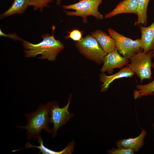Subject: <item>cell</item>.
Instances as JSON below:
<instances>
[{"instance_id":"6da1fadb","label":"cell","mask_w":154,"mask_h":154,"mask_svg":"<svg viewBox=\"0 0 154 154\" xmlns=\"http://www.w3.org/2000/svg\"><path fill=\"white\" fill-rule=\"evenodd\" d=\"M52 32L50 35L48 33L42 35V40L40 42L34 44L23 40L22 44L25 49V56L27 57H35L40 54L38 58L53 61L58 54L64 48L63 44L59 40H56L54 36L55 27H52Z\"/></svg>"},{"instance_id":"7a4b0ae2","label":"cell","mask_w":154,"mask_h":154,"mask_svg":"<svg viewBox=\"0 0 154 154\" xmlns=\"http://www.w3.org/2000/svg\"><path fill=\"white\" fill-rule=\"evenodd\" d=\"M51 102H48L45 104L40 105L36 110L32 112L24 114L27 123L25 125H17L20 129H24L27 130V139H37L41 136L42 130H43L48 133H52V129L48 126L49 123V111Z\"/></svg>"},{"instance_id":"3957f363","label":"cell","mask_w":154,"mask_h":154,"mask_svg":"<svg viewBox=\"0 0 154 154\" xmlns=\"http://www.w3.org/2000/svg\"><path fill=\"white\" fill-rule=\"evenodd\" d=\"M102 0H80L74 4L63 5L65 9H73L74 11H64L68 16H80L83 18V21L86 23L87 21V17L92 16L98 20L104 18V16L98 10L99 6L102 3Z\"/></svg>"},{"instance_id":"277c9868","label":"cell","mask_w":154,"mask_h":154,"mask_svg":"<svg viewBox=\"0 0 154 154\" xmlns=\"http://www.w3.org/2000/svg\"><path fill=\"white\" fill-rule=\"evenodd\" d=\"M153 52L141 51L132 56L129 59L130 63L126 66L136 74L141 82L145 79H150L152 75Z\"/></svg>"},{"instance_id":"5b68a950","label":"cell","mask_w":154,"mask_h":154,"mask_svg":"<svg viewBox=\"0 0 154 154\" xmlns=\"http://www.w3.org/2000/svg\"><path fill=\"white\" fill-rule=\"evenodd\" d=\"M108 32L115 41L116 48L123 56L129 59L134 54L142 51L140 39L132 40L111 28Z\"/></svg>"},{"instance_id":"8992f818","label":"cell","mask_w":154,"mask_h":154,"mask_svg":"<svg viewBox=\"0 0 154 154\" xmlns=\"http://www.w3.org/2000/svg\"><path fill=\"white\" fill-rule=\"evenodd\" d=\"M71 98L70 96L67 105L62 108H60L58 103L54 102H51L49 111V123L53 125L52 135L53 138L56 136L58 129L62 126L66 124L74 115L68 111Z\"/></svg>"},{"instance_id":"52a82bcc","label":"cell","mask_w":154,"mask_h":154,"mask_svg":"<svg viewBox=\"0 0 154 154\" xmlns=\"http://www.w3.org/2000/svg\"><path fill=\"white\" fill-rule=\"evenodd\" d=\"M76 45L81 53L99 64L103 62L107 54L91 35H87L78 41Z\"/></svg>"},{"instance_id":"ba28073f","label":"cell","mask_w":154,"mask_h":154,"mask_svg":"<svg viewBox=\"0 0 154 154\" xmlns=\"http://www.w3.org/2000/svg\"><path fill=\"white\" fill-rule=\"evenodd\" d=\"M129 61V59L121 56L115 48L107 53L104 57L103 65L101 71L104 72L106 71H111L115 68H121L127 65Z\"/></svg>"},{"instance_id":"9c48e42d","label":"cell","mask_w":154,"mask_h":154,"mask_svg":"<svg viewBox=\"0 0 154 154\" xmlns=\"http://www.w3.org/2000/svg\"><path fill=\"white\" fill-rule=\"evenodd\" d=\"M137 0H123L119 3L111 12L106 14V18L112 17L118 14L129 13L138 15Z\"/></svg>"},{"instance_id":"30bf717a","label":"cell","mask_w":154,"mask_h":154,"mask_svg":"<svg viewBox=\"0 0 154 154\" xmlns=\"http://www.w3.org/2000/svg\"><path fill=\"white\" fill-rule=\"evenodd\" d=\"M141 32V48L146 52H154V21L150 26L146 27L139 25Z\"/></svg>"},{"instance_id":"8fae6325","label":"cell","mask_w":154,"mask_h":154,"mask_svg":"<svg viewBox=\"0 0 154 154\" xmlns=\"http://www.w3.org/2000/svg\"><path fill=\"white\" fill-rule=\"evenodd\" d=\"M37 140V142L40 144L39 146L33 145L29 142H27L25 144V148L16 150H13L12 151L14 152L25 149L36 148L39 149L38 153L39 154L41 153L42 154H72L74 150L75 144V142L73 141H72L64 149L60 151H56L51 150L46 147L44 145L41 137Z\"/></svg>"},{"instance_id":"7c38bea8","label":"cell","mask_w":154,"mask_h":154,"mask_svg":"<svg viewBox=\"0 0 154 154\" xmlns=\"http://www.w3.org/2000/svg\"><path fill=\"white\" fill-rule=\"evenodd\" d=\"M134 74V73L127 66L118 72L110 76H107L104 73L101 74L100 75V80L103 83L101 86V91H106L110 84L115 80L123 78L131 77Z\"/></svg>"},{"instance_id":"4fadbf2b","label":"cell","mask_w":154,"mask_h":154,"mask_svg":"<svg viewBox=\"0 0 154 154\" xmlns=\"http://www.w3.org/2000/svg\"><path fill=\"white\" fill-rule=\"evenodd\" d=\"M97 41L104 50L107 54L116 48L114 39L110 35L100 30H97L91 35Z\"/></svg>"},{"instance_id":"5bb4252c","label":"cell","mask_w":154,"mask_h":154,"mask_svg":"<svg viewBox=\"0 0 154 154\" xmlns=\"http://www.w3.org/2000/svg\"><path fill=\"white\" fill-rule=\"evenodd\" d=\"M147 134L146 131L143 129L138 137L134 138L120 139L116 142V145L118 147L131 149L136 152L143 145L144 140Z\"/></svg>"},{"instance_id":"9a60e30c","label":"cell","mask_w":154,"mask_h":154,"mask_svg":"<svg viewBox=\"0 0 154 154\" xmlns=\"http://www.w3.org/2000/svg\"><path fill=\"white\" fill-rule=\"evenodd\" d=\"M29 6L28 0H14L10 7L0 15L2 19L14 14H21L25 13Z\"/></svg>"},{"instance_id":"2e32d148","label":"cell","mask_w":154,"mask_h":154,"mask_svg":"<svg viewBox=\"0 0 154 154\" xmlns=\"http://www.w3.org/2000/svg\"><path fill=\"white\" fill-rule=\"evenodd\" d=\"M150 0H137L138 4V18L135 25H140L145 26L147 25V11Z\"/></svg>"},{"instance_id":"e0dca14e","label":"cell","mask_w":154,"mask_h":154,"mask_svg":"<svg viewBox=\"0 0 154 154\" xmlns=\"http://www.w3.org/2000/svg\"><path fill=\"white\" fill-rule=\"evenodd\" d=\"M137 89L134 91L133 96L135 100L143 96L154 94V79L150 82L144 85H137Z\"/></svg>"},{"instance_id":"ac0fdd59","label":"cell","mask_w":154,"mask_h":154,"mask_svg":"<svg viewBox=\"0 0 154 154\" xmlns=\"http://www.w3.org/2000/svg\"><path fill=\"white\" fill-rule=\"evenodd\" d=\"M29 6H32L35 10H39L42 11L44 7H47L48 4L53 0H28Z\"/></svg>"},{"instance_id":"d6986e66","label":"cell","mask_w":154,"mask_h":154,"mask_svg":"<svg viewBox=\"0 0 154 154\" xmlns=\"http://www.w3.org/2000/svg\"><path fill=\"white\" fill-rule=\"evenodd\" d=\"M68 35L66 36V38H70L74 40L79 41L82 39V31L77 29H74L70 31H68Z\"/></svg>"},{"instance_id":"ffe728a7","label":"cell","mask_w":154,"mask_h":154,"mask_svg":"<svg viewBox=\"0 0 154 154\" xmlns=\"http://www.w3.org/2000/svg\"><path fill=\"white\" fill-rule=\"evenodd\" d=\"M134 151L131 149H127L123 147H118V148H112L108 150L107 152L113 154H133Z\"/></svg>"},{"instance_id":"44dd1931","label":"cell","mask_w":154,"mask_h":154,"mask_svg":"<svg viewBox=\"0 0 154 154\" xmlns=\"http://www.w3.org/2000/svg\"><path fill=\"white\" fill-rule=\"evenodd\" d=\"M0 35L1 36L7 37L14 40H19L22 41L23 40V39L19 37L15 33L6 34L3 33L1 29L0 30Z\"/></svg>"},{"instance_id":"7402d4cb","label":"cell","mask_w":154,"mask_h":154,"mask_svg":"<svg viewBox=\"0 0 154 154\" xmlns=\"http://www.w3.org/2000/svg\"><path fill=\"white\" fill-rule=\"evenodd\" d=\"M56 0V3L57 5H59L61 3V0Z\"/></svg>"},{"instance_id":"603a6c76","label":"cell","mask_w":154,"mask_h":154,"mask_svg":"<svg viewBox=\"0 0 154 154\" xmlns=\"http://www.w3.org/2000/svg\"><path fill=\"white\" fill-rule=\"evenodd\" d=\"M152 67L154 68V63H153L152 64Z\"/></svg>"},{"instance_id":"cb8c5ba5","label":"cell","mask_w":154,"mask_h":154,"mask_svg":"<svg viewBox=\"0 0 154 154\" xmlns=\"http://www.w3.org/2000/svg\"><path fill=\"white\" fill-rule=\"evenodd\" d=\"M152 57L153 58L154 60V52H153V54H152Z\"/></svg>"},{"instance_id":"d4e9b609","label":"cell","mask_w":154,"mask_h":154,"mask_svg":"<svg viewBox=\"0 0 154 154\" xmlns=\"http://www.w3.org/2000/svg\"><path fill=\"white\" fill-rule=\"evenodd\" d=\"M153 128L154 129V123L153 124Z\"/></svg>"},{"instance_id":"484cf974","label":"cell","mask_w":154,"mask_h":154,"mask_svg":"<svg viewBox=\"0 0 154 154\" xmlns=\"http://www.w3.org/2000/svg\"></svg>"}]
</instances>
